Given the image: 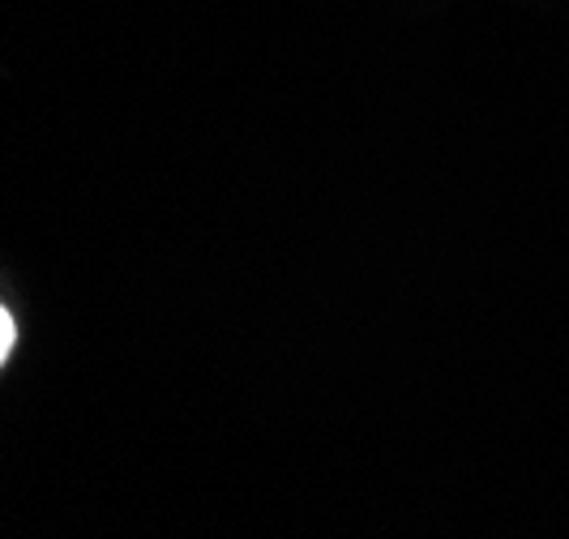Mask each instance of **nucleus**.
<instances>
[{
	"label": "nucleus",
	"instance_id": "1",
	"mask_svg": "<svg viewBox=\"0 0 569 539\" xmlns=\"http://www.w3.org/2000/svg\"><path fill=\"white\" fill-rule=\"evenodd\" d=\"M9 351H13V317L0 309V365L9 360Z\"/></svg>",
	"mask_w": 569,
	"mask_h": 539
}]
</instances>
